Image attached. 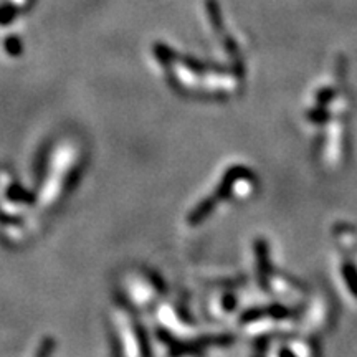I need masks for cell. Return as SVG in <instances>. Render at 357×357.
Listing matches in <instances>:
<instances>
[{
  "label": "cell",
  "instance_id": "cell-1",
  "mask_svg": "<svg viewBox=\"0 0 357 357\" xmlns=\"http://www.w3.org/2000/svg\"><path fill=\"white\" fill-rule=\"evenodd\" d=\"M283 357H294V356H291V354H284Z\"/></svg>",
  "mask_w": 357,
  "mask_h": 357
}]
</instances>
